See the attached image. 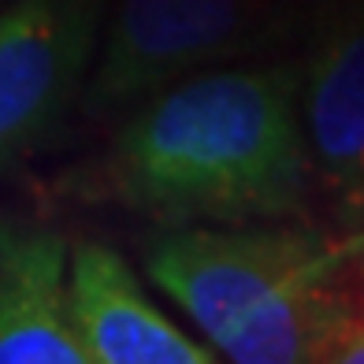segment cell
<instances>
[{
    "label": "cell",
    "instance_id": "cell-7",
    "mask_svg": "<svg viewBox=\"0 0 364 364\" xmlns=\"http://www.w3.org/2000/svg\"><path fill=\"white\" fill-rule=\"evenodd\" d=\"M68 290L78 327L101 364H220L145 294L134 268L112 245H75Z\"/></svg>",
    "mask_w": 364,
    "mask_h": 364
},
{
    "label": "cell",
    "instance_id": "cell-3",
    "mask_svg": "<svg viewBox=\"0 0 364 364\" xmlns=\"http://www.w3.org/2000/svg\"><path fill=\"white\" fill-rule=\"evenodd\" d=\"M290 26L287 0H115L78 108L97 123L123 119L197 71L268 53Z\"/></svg>",
    "mask_w": 364,
    "mask_h": 364
},
{
    "label": "cell",
    "instance_id": "cell-8",
    "mask_svg": "<svg viewBox=\"0 0 364 364\" xmlns=\"http://www.w3.org/2000/svg\"><path fill=\"white\" fill-rule=\"evenodd\" d=\"M316 364H364V320H350Z\"/></svg>",
    "mask_w": 364,
    "mask_h": 364
},
{
    "label": "cell",
    "instance_id": "cell-6",
    "mask_svg": "<svg viewBox=\"0 0 364 364\" xmlns=\"http://www.w3.org/2000/svg\"><path fill=\"white\" fill-rule=\"evenodd\" d=\"M60 230L0 216V364H101L68 290Z\"/></svg>",
    "mask_w": 364,
    "mask_h": 364
},
{
    "label": "cell",
    "instance_id": "cell-4",
    "mask_svg": "<svg viewBox=\"0 0 364 364\" xmlns=\"http://www.w3.org/2000/svg\"><path fill=\"white\" fill-rule=\"evenodd\" d=\"M105 0H15L0 11V175L68 123L93 68Z\"/></svg>",
    "mask_w": 364,
    "mask_h": 364
},
{
    "label": "cell",
    "instance_id": "cell-2",
    "mask_svg": "<svg viewBox=\"0 0 364 364\" xmlns=\"http://www.w3.org/2000/svg\"><path fill=\"white\" fill-rule=\"evenodd\" d=\"M353 242L297 223L160 227L145 275L227 364H316L357 312L346 290Z\"/></svg>",
    "mask_w": 364,
    "mask_h": 364
},
{
    "label": "cell",
    "instance_id": "cell-5",
    "mask_svg": "<svg viewBox=\"0 0 364 364\" xmlns=\"http://www.w3.org/2000/svg\"><path fill=\"white\" fill-rule=\"evenodd\" d=\"M297 112L309 168L357 216L364 208V0H320L312 8Z\"/></svg>",
    "mask_w": 364,
    "mask_h": 364
},
{
    "label": "cell",
    "instance_id": "cell-1",
    "mask_svg": "<svg viewBox=\"0 0 364 364\" xmlns=\"http://www.w3.org/2000/svg\"><path fill=\"white\" fill-rule=\"evenodd\" d=\"M305 178L297 68L227 63L130 108L78 186L160 227H235L294 216Z\"/></svg>",
    "mask_w": 364,
    "mask_h": 364
},
{
    "label": "cell",
    "instance_id": "cell-9",
    "mask_svg": "<svg viewBox=\"0 0 364 364\" xmlns=\"http://www.w3.org/2000/svg\"><path fill=\"white\" fill-rule=\"evenodd\" d=\"M360 275H364V242H360Z\"/></svg>",
    "mask_w": 364,
    "mask_h": 364
}]
</instances>
